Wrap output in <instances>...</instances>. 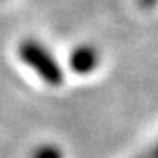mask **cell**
<instances>
[{
  "label": "cell",
  "instance_id": "cell-1",
  "mask_svg": "<svg viewBox=\"0 0 158 158\" xmlns=\"http://www.w3.org/2000/svg\"><path fill=\"white\" fill-rule=\"evenodd\" d=\"M18 53L23 62L49 86H58L63 81V72L60 63L37 40H23L19 44Z\"/></svg>",
  "mask_w": 158,
  "mask_h": 158
},
{
  "label": "cell",
  "instance_id": "cell-2",
  "mask_svg": "<svg viewBox=\"0 0 158 158\" xmlns=\"http://www.w3.org/2000/svg\"><path fill=\"white\" fill-rule=\"evenodd\" d=\"M98 65V51L91 46H79L70 55V69L76 74H90Z\"/></svg>",
  "mask_w": 158,
  "mask_h": 158
},
{
  "label": "cell",
  "instance_id": "cell-3",
  "mask_svg": "<svg viewBox=\"0 0 158 158\" xmlns=\"http://www.w3.org/2000/svg\"><path fill=\"white\" fill-rule=\"evenodd\" d=\"M32 158H63V156H62V151L56 146L46 144V146L37 148L34 151V155H32Z\"/></svg>",
  "mask_w": 158,
  "mask_h": 158
},
{
  "label": "cell",
  "instance_id": "cell-4",
  "mask_svg": "<svg viewBox=\"0 0 158 158\" xmlns=\"http://www.w3.org/2000/svg\"><path fill=\"white\" fill-rule=\"evenodd\" d=\"M137 2H139V6L141 7H153L158 0H137Z\"/></svg>",
  "mask_w": 158,
  "mask_h": 158
},
{
  "label": "cell",
  "instance_id": "cell-5",
  "mask_svg": "<svg viewBox=\"0 0 158 158\" xmlns=\"http://www.w3.org/2000/svg\"><path fill=\"white\" fill-rule=\"evenodd\" d=\"M149 155H151V158H158V144L155 146V149H153V151L149 153Z\"/></svg>",
  "mask_w": 158,
  "mask_h": 158
},
{
  "label": "cell",
  "instance_id": "cell-6",
  "mask_svg": "<svg viewBox=\"0 0 158 158\" xmlns=\"http://www.w3.org/2000/svg\"><path fill=\"white\" fill-rule=\"evenodd\" d=\"M146 158H151V155H149V156H146Z\"/></svg>",
  "mask_w": 158,
  "mask_h": 158
}]
</instances>
